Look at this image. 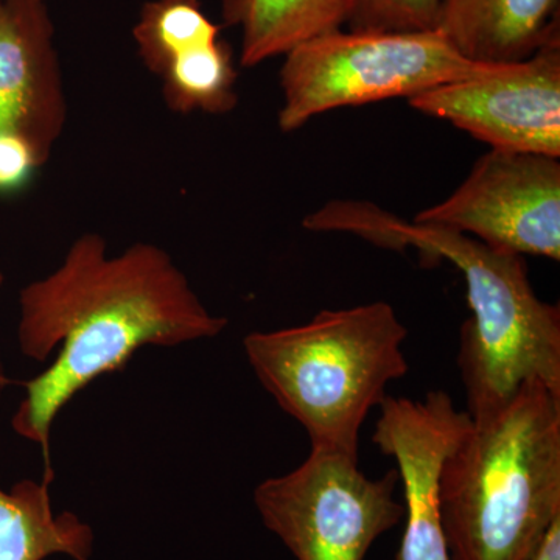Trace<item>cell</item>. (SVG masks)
<instances>
[{"label":"cell","mask_w":560,"mask_h":560,"mask_svg":"<svg viewBox=\"0 0 560 560\" xmlns=\"http://www.w3.org/2000/svg\"><path fill=\"white\" fill-rule=\"evenodd\" d=\"M20 345L33 360H57L25 383L13 429L40 445L46 480L50 430L62 407L102 375L121 370L142 346L213 338L228 319L210 315L165 250L138 243L109 257L105 238L73 243L57 271L21 291Z\"/></svg>","instance_id":"cell-1"},{"label":"cell","mask_w":560,"mask_h":560,"mask_svg":"<svg viewBox=\"0 0 560 560\" xmlns=\"http://www.w3.org/2000/svg\"><path fill=\"white\" fill-rule=\"evenodd\" d=\"M304 226L349 232L383 248H415L463 272L471 316L460 327L458 368L471 420L501 410L526 382L539 381L560 394L559 307L537 296L525 257L397 219L371 202L331 201Z\"/></svg>","instance_id":"cell-2"},{"label":"cell","mask_w":560,"mask_h":560,"mask_svg":"<svg viewBox=\"0 0 560 560\" xmlns=\"http://www.w3.org/2000/svg\"><path fill=\"white\" fill-rule=\"evenodd\" d=\"M440 512L451 560H533L560 518V394L526 382L471 420L442 466Z\"/></svg>","instance_id":"cell-3"},{"label":"cell","mask_w":560,"mask_h":560,"mask_svg":"<svg viewBox=\"0 0 560 560\" xmlns=\"http://www.w3.org/2000/svg\"><path fill=\"white\" fill-rule=\"evenodd\" d=\"M407 327L388 302L316 313L243 341L261 386L307 431L312 448L359 458L360 430L386 386L410 371Z\"/></svg>","instance_id":"cell-4"},{"label":"cell","mask_w":560,"mask_h":560,"mask_svg":"<svg viewBox=\"0 0 560 560\" xmlns=\"http://www.w3.org/2000/svg\"><path fill=\"white\" fill-rule=\"evenodd\" d=\"M488 66L460 57L436 31L327 33L285 55L279 128L296 131L313 117L346 106L410 101Z\"/></svg>","instance_id":"cell-5"},{"label":"cell","mask_w":560,"mask_h":560,"mask_svg":"<svg viewBox=\"0 0 560 560\" xmlns=\"http://www.w3.org/2000/svg\"><path fill=\"white\" fill-rule=\"evenodd\" d=\"M399 471L371 480L359 458L312 448L307 459L254 490L261 522L298 560H364L404 521Z\"/></svg>","instance_id":"cell-6"},{"label":"cell","mask_w":560,"mask_h":560,"mask_svg":"<svg viewBox=\"0 0 560 560\" xmlns=\"http://www.w3.org/2000/svg\"><path fill=\"white\" fill-rule=\"evenodd\" d=\"M560 158L493 150L447 200L412 223L469 235L489 248L560 260Z\"/></svg>","instance_id":"cell-7"},{"label":"cell","mask_w":560,"mask_h":560,"mask_svg":"<svg viewBox=\"0 0 560 560\" xmlns=\"http://www.w3.org/2000/svg\"><path fill=\"white\" fill-rule=\"evenodd\" d=\"M408 103L490 149L560 158V31L525 60L489 65Z\"/></svg>","instance_id":"cell-8"},{"label":"cell","mask_w":560,"mask_h":560,"mask_svg":"<svg viewBox=\"0 0 560 560\" xmlns=\"http://www.w3.org/2000/svg\"><path fill=\"white\" fill-rule=\"evenodd\" d=\"M372 442L396 460L405 492V533L396 560H451L441 525L444 460L471 427L445 390L423 399L386 396Z\"/></svg>","instance_id":"cell-9"},{"label":"cell","mask_w":560,"mask_h":560,"mask_svg":"<svg viewBox=\"0 0 560 560\" xmlns=\"http://www.w3.org/2000/svg\"><path fill=\"white\" fill-rule=\"evenodd\" d=\"M47 0H0V135L49 160L68 117Z\"/></svg>","instance_id":"cell-10"},{"label":"cell","mask_w":560,"mask_h":560,"mask_svg":"<svg viewBox=\"0 0 560 560\" xmlns=\"http://www.w3.org/2000/svg\"><path fill=\"white\" fill-rule=\"evenodd\" d=\"M434 31L466 60L522 61L560 31L559 0H440Z\"/></svg>","instance_id":"cell-11"},{"label":"cell","mask_w":560,"mask_h":560,"mask_svg":"<svg viewBox=\"0 0 560 560\" xmlns=\"http://www.w3.org/2000/svg\"><path fill=\"white\" fill-rule=\"evenodd\" d=\"M352 13V0H224L228 25L242 28L241 62L254 68L285 57L308 40L341 31Z\"/></svg>","instance_id":"cell-12"},{"label":"cell","mask_w":560,"mask_h":560,"mask_svg":"<svg viewBox=\"0 0 560 560\" xmlns=\"http://www.w3.org/2000/svg\"><path fill=\"white\" fill-rule=\"evenodd\" d=\"M21 481L0 489V560H44L66 555L91 560L94 533L72 512L55 515L49 485Z\"/></svg>","instance_id":"cell-13"},{"label":"cell","mask_w":560,"mask_h":560,"mask_svg":"<svg viewBox=\"0 0 560 560\" xmlns=\"http://www.w3.org/2000/svg\"><path fill=\"white\" fill-rule=\"evenodd\" d=\"M164 101L175 113H230L237 105L232 50L224 40L179 55L165 68Z\"/></svg>","instance_id":"cell-14"},{"label":"cell","mask_w":560,"mask_h":560,"mask_svg":"<svg viewBox=\"0 0 560 560\" xmlns=\"http://www.w3.org/2000/svg\"><path fill=\"white\" fill-rule=\"evenodd\" d=\"M132 35L147 68L161 77L179 55L219 40L220 27L206 16L200 0H151Z\"/></svg>","instance_id":"cell-15"},{"label":"cell","mask_w":560,"mask_h":560,"mask_svg":"<svg viewBox=\"0 0 560 560\" xmlns=\"http://www.w3.org/2000/svg\"><path fill=\"white\" fill-rule=\"evenodd\" d=\"M440 0H352L350 32L434 31Z\"/></svg>","instance_id":"cell-16"},{"label":"cell","mask_w":560,"mask_h":560,"mask_svg":"<svg viewBox=\"0 0 560 560\" xmlns=\"http://www.w3.org/2000/svg\"><path fill=\"white\" fill-rule=\"evenodd\" d=\"M44 164L46 161L27 140L0 135V197L25 189Z\"/></svg>","instance_id":"cell-17"},{"label":"cell","mask_w":560,"mask_h":560,"mask_svg":"<svg viewBox=\"0 0 560 560\" xmlns=\"http://www.w3.org/2000/svg\"><path fill=\"white\" fill-rule=\"evenodd\" d=\"M533 560H560V518L555 522Z\"/></svg>","instance_id":"cell-18"},{"label":"cell","mask_w":560,"mask_h":560,"mask_svg":"<svg viewBox=\"0 0 560 560\" xmlns=\"http://www.w3.org/2000/svg\"><path fill=\"white\" fill-rule=\"evenodd\" d=\"M2 282H3V276L0 275V285H2Z\"/></svg>","instance_id":"cell-19"}]
</instances>
